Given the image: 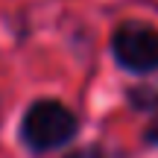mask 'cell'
<instances>
[{
	"mask_svg": "<svg viewBox=\"0 0 158 158\" xmlns=\"http://www.w3.org/2000/svg\"><path fill=\"white\" fill-rule=\"evenodd\" d=\"M111 56L129 73L158 70V32L143 21H123L111 32Z\"/></svg>",
	"mask_w": 158,
	"mask_h": 158,
	"instance_id": "7a4b0ae2",
	"label": "cell"
},
{
	"mask_svg": "<svg viewBox=\"0 0 158 158\" xmlns=\"http://www.w3.org/2000/svg\"><path fill=\"white\" fill-rule=\"evenodd\" d=\"M64 158H106V152H102L100 147H79L73 152H68Z\"/></svg>",
	"mask_w": 158,
	"mask_h": 158,
	"instance_id": "277c9868",
	"label": "cell"
},
{
	"mask_svg": "<svg viewBox=\"0 0 158 158\" xmlns=\"http://www.w3.org/2000/svg\"><path fill=\"white\" fill-rule=\"evenodd\" d=\"M79 132V117L59 100H35L21 117V141L32 152H50L70 143Z\"/></svg>",
	"mask_w": 158,
	"mask_h": 158,
	"instance_id": "6da1fadb",
	"label": "cell"
},
{
	"mask_svg": "<svg viewBox=\"0 0 158 158\" xmlns=\"http://www.w3.org/2000/svg\"><path fill=\"white\" fill-rule=\"evenodd\" d=\"M143 141H147L149 147H158V120H152V123L143 129Z\"/></svg>",
	"mask_w": 158,
	"mask_h": 158,
	"instance_id": "5b68a950",
	"label": "cell"
},
{
	"mask_svg": "<svg viewBox=\"0 0 158 158\" xmlns=\"http://www.w3.org/2000/svg\"><path fill=\"white\" fill-rule=\"evenodd\" d=\"M129 106L138 111H155L158 108V85H138L129 88Z\"/></svg>",
	"mask_w": 158,
	"mask_h": 158,
	"instance_id": "3957f363",
	"label": "cell"
}]
</instances>
